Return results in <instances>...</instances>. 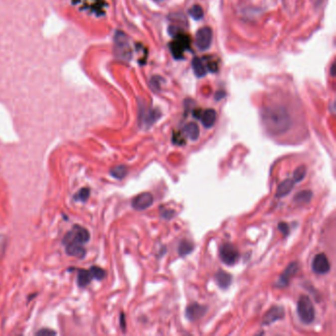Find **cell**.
Returning <instances> with one entry per match:
<instances>
[{
  "instance_id": "cell-1",
  "label": "cell",
  "mask_w": 336,
  "mask_h": 336,
  "mask_svg": "<svg viewBox=\"0 0 336 336\" xmlns=\"http://www.w3.org/2000/svg\"><path fill=\"white\" fill-rule=\"evenodd\" d=\"M261 118L266 130L272 135H281L287 132L292 125L288 111L279 105L266 107L262 111Z\"/></svg>"
},
{
  "instance_id": "cell-2",
  "label": "cell",
  "mask_w": 336,
  "mask_h": 336,
  "mask_svg": "<svg viewBox=\"0 0 336 336\" xmlns=\"http://www.w3.org/2000/svg\"><path fill=\"white\" fill-rule=\"evenodd\" d=\"M89 240H90L89 231L84 227L76 224L64 236L62 244L65 248V252L68 255L83 258L86 255L84 245L89 242Z\"/></svg>"
},
{
  "instance_id": "cell-3",
  "label": "cell",
  "mask_w": 336,
  "mask_h": 336,
  "mask_svg": "<svg viewBox=\"0 0 336 336\" xmlns=\"http://www.w3.org/2000/svg\"><path fill=\"white\" fill-rule=\"evenodd\" d=\"M297 312L303 324L311 325L314 323L316 317L315 307L309 297L307 296L300 297L297 305Z\"/></svg>"
},
{
  "instance_id": "cell-4",
  "label": "cell",
  "mask_w": 336,
  "mask_h": 336,
  "mask_svg": "<svg viewBox=\"0 0 336 336\" xmlns=\"http://www.w3.org/2000/svg\"><path fill=\"white\" fill-rule=\"evenodd\" d=\"M106 271L99 266H92L90 269H79L77 275V283L80 288H85L91 283L92 279L101 281L106 278Z\"/></svg>"
},
{
  "instance_id": "cell-5",
  "label": "cell",
  "mask_w": 336,
  "mask_h": 336,
  "mask_svg": "<svg viewBox=\"0 0 336 336\" xmlns=\"http://www.w3.org/2000/svg\"><path fill=\"white\" fill-rule=\"evenodd\" d=\"M115 53L117 57L124 60H128L131 56L129 43L123 32H117L115 36Z\"/></svg>"
},
{
  "instance_id": "cell-6",
  "label": "cell",
  "mask_w": 336,
  "mask_h": 336,
  "mask_svg": "<svg viewBox=\"0 0 336 336\" xmlns=\"http://www.w3.org/2000/svg\"><path fill=\"white\" fill-rule=\"evenodd\" d=\"M219 255H220V259L227 265H234L239 257H240V253L238 252V250L231 244H224L220 247L219 250Z\"/></svg>"
},
{
  "instance_id": "cell-7",
  "label": "cell",
  "mask_w": 336,
  "mask_h": 336,
  "mask_svg": "<svg viewBox=\"0 0 336 336\" xmlns=\"http://www.w3.org/2000/svg\"><path fill=\"white\" fill-rule=\"evenodd\" d=\"M312 269L317 274H327L331 271V263L325 253H319L312 262Z\"/></svg>"
},
{
  "instance_id": "cell-8",
  "label": "cell",
  "mask_w": 336,
  "mask_h": 336,
  "mask_svg": "<svg viewBox=\"0 0 336 336\" xmlns=\"http://www.w3.org/2000/svg\"><path fill=\"white\" fill-rule=\"evenodd\" d=\"M212 36H213V33L209 27H203L199 29L195 37V42H196L197 47L200 50L208 49L212 42Z\"/></svg>"
},
{
  "instance_id": "cell-9",
  "label": "cell",
  "mask_w": 336,
  "mask_h": 336,
  "mask_svg": "<svg viewBox=\"0 0 336 336\" xmlns=\"http://www.w3.org/2000/svg\"><path fill=\"white\" fill-rule=\"evenodd\" d=\"M153 201L154 198L150 192H142L132 199L131 206L135 210H145L153 204Z\"/></svg>"
},
{
  "instance_id": "cell-10",
  "label": "cell",
  "mask_w": 336,
  "mask_h": 336,
  "mask_svg": "<svg viewBox=\"0 0 336 336\" xmlns=\"http://www.w3.org/2000/svg\"><path fill=\"white\" fill-rule=\"evenodd\" d=\"M176 40L172 42L169 47H170V51L171 54L173 55L174 58H181L183 51L188 48L189 46V39L186 36L183 35H176Z\"/></svg>"
},
{
  "instance_id": "cell-11",
  "label": "cell",
  "mask_w": 336,
  "mask_h": 336,
  "mask_svg": "<svg viewBox=\"0 0 336 336\" xmlns=\"http://www.w3.org/2000/svg\"><path fill=\"white\" fill-rule=\"evenodd\" d=\"M299 271V264L298 262H292L290 263L287 268L284 270V272L280 275L279 279L277 280L275 286L278 288H284L287 287L290 283V280L294 277Z\"/></svg>"
},
{
  "instance_id": "cell-12",
  "label": "cell",
  "mask_w": 336,
  "mask_h": 336,
  "mask_svg": "<svg viewBox=\"0 0 336 336\" xmlns=\"http://www.w3.org/2000/svg\"><path fill=\"white\" fill-rule=\"evenodd\" d=\"M207 311H208V307L199 305L197 303H193V304H190L185 309V317L190 322H196L200 320L202 317H204Z\"/></svg>"
},
{
  "instance_id": "cell-13",
  "label": "cell",
  "mask_w": 336,
  "mask_h": 336,
  "mask_svg": "<svg viewBox=\"0 0 336 336\" xmlns=\"http://www.w3.org/2000/svg\"><path fill=\"white\" fill-rule=\"evenodd\" d=\"M284 309L282 307L279 306H274L272 307L264 316L263 318V322L262 325L263 326H270L274 323H276L277 321H280L284 318Z\"/></svg>"
},
{
  "instance_id": "cell-14",
  "label": "cell",
  "mask_w": 336,
  "mask_h": 336,
  "mask_svg": "<svg viewBox=\"0 0 336 336\" xmlns=\"http://www.w3.org/2000/svg\"><path fill=\"white\" fill-rule=\"evenodd\" d=\"M215 280H216L217 285L221 289H227L232 284L233 276L230 273H228V272H226L224 270H219L215 274Z\"/></svg>"
},
{
  "instance_id": "cell-15",
  "label": "cell",
  "mask_w": 336,
  "mask_h": 336,
  "mask_svg": "<svg viewBox=\"0 0 336 336\" xmlns=\"http://www.w3.org/2000/svg\"><path fill=\"white\" fill-rule=\"evenodd\" d=\"M295 183L296 182L292 178H286L285 180H283L276 190V197L280 198L288 195L293 190Z\"/></svg>"
},
{
  "instance_id": "cell-16",
  "label": "cell",
  "mask_w": 336,
  "mask_h": 336,
  "mask_svg": "<svg viewBox=\"0 0 336 336\" xmlns=\"http://www.w3.org/2000/svg\"><path fill=\"white\" fill-rule=\"evenodd\" d=\"M216 119H217V114H216L215 110H213V109L204 111L201 114V117H200L202 126L206 127V128H210L214 126V124L216 123Z\"/></svg>"
},
{
  "instance_id": "cell-17",
  "label": "cell",
  "mask_w": 336,
  "mask_h": 336,
  "mask_svg": "<svg viewBox=\"0 0 336 336\" xmlns=\"http://www.w3.org/2000/svg\"><path fill=\"white\" fill-rule=\"evenodd\" d=\"M183 132L184 134L192 141H195L198 139L199 137V127L195 124V123H189L186 126H184L183 128Z\"/></svg>"
},
{
  "instance_id": "cell-18",
  "label": "cell",
  "mask_w": 336,
  "mask_h": 336,
  "mask_svg": "<svg viewBox=\"0 0 336 336\" xmlns=\"http://www.w3.org/2000/svg\"><path fill=\"white\" fill-rule=\"evenodd\" d=\"M191 66L193 69L194 74L197 77H204L206 75V68L202 62V60L199 57H194L191 61Z\"/></svg>"
},
{
  "instance_id": "cell-19",
  "label": "cell",
  "mask_w": 336,
  "mask_h": 336,
  "mask_svg": "<svg viewBox=\"0 0 336 336\" xmlns=\"http://www.w3.org/2000/svg\"><path fill=\"white\" fill-rule=\"evenodd\" d=\"M313 192L311 190H302L299 191L294 197V202L297 204H306L312 200Z\"/></svg>"
},
{
  "instance_id": "cell-20",
  "label": "cell",
  "mask_w": 336,
  "mask_h": 336,
  "mask_svg": "<svg viewBox=\"0 0 336 336\" xmlns=\"http://www.w3.org/2000/svg\"><path fill=\"white\" fill-rule=\"evenodd\" d=\"M161 118V113L159 110H152L149 111L146 116L144 117V124L147 127H150L153 124H155Z\"/></svg>"
},
{
  "instance_id": "cell-21",
  "label": "cell",
  "mask_w": 336,
  "mask_h": 336,
  "mask_svg": "<svg viewBox=\"0 0 336 336\" xmlns=\"http://www.w3.org/2000/svg\"><path fill=\"white\" fill-rule=\"evenodd\" d=\"M193 250H194V245L190 243L189 241H185V240L181 241L177 247V252L180 256H185L191 253Z\"/></svg>"
},
{
  "instance_id": "cell-22",
  "label": "cell",
  "mask_w": 336,
  "mask_h": 336,
  "mask_svg": "<svg viewBox=\"0 0 336 336\" xmlns=\"http://www.w3.org/2000/svg\"><path fill=\"white\" fill-rule=\"evenodd\" d=\"M111 174L117 179H123L127 174V168L124 165H119L111 168Z\"/></svg>"
},
{
  "instance_id": "cell-23",
  "label": "cell",
  "mask_w": 336,
  "mask_h": 336,
  "mask_svg": "<svg viewBox=\"0 0 336 336\" xmlns=\"http://www.w3.org/2000/svg\"><path fill=\"white\" fill-rule=\"evenodd\" d=\"M90 192H91L90 188H88V187H83V188H81L79 191H77V192L74 194L73 199H74L75 201L86 202V201L89 199V197H90Z\"/></svg>"
},
{
  "instance_id": "cell-24",
  "label": "cell",
  "mask_w": 336,
  "mask_h": 336,
  "mask_svg": "<svg viewBox=\"0 0 336 336\" xmlns=\"http://www.w3.org/2000/svg\"><path fill=\"white\" fill-rule=\"evenodd\" d=\"M189 15L194 19V20H201L203 18V9L201 6L199 5H193L189 11H188Z\"/></svg>"
},
{
  "instance_id": "cell-25",
  "label": "cell",
  "mask_w": 336,
  "mask_h": 336,
  "mask_svg": "<svg viewBox=\"0 0 336 336\" xmlns=\"http://www.w3.org/2000/svg\"><path fill=\"white\" fill-rule=\"evenodd\" d=\"M306 174H307V168H306V166L302 165V166L296 168L294 174H293V180L295 182H300L305 178Z\"/></svg>"
},
{
  "instance_id": "cell-26",
  "label": "cell",
  "mask_w": 336,
  "mask_h": 336,
  "mask_svg": "<svg viewBox=\"0 0 336 336\" xmlns=\"http://www.w3.org/2000/svg\"><path fill=\"white\" fill-rule=\"evenodd\" d=\"M172 143L178 146H184L185 145V139L183 135L180 132H173L172 134Z\"/></svg>"
},
{
  "instance_id": "cell-27",
  "label": "cell",
  "mask_w": 336,
  "mask_h": 336,
  "mask_svg": "<svg viewBox=\"0 0 336 336\" xmlns=\"http://www.w3.org/2000/svg\"><path fill=\"white\" fill-rule=\"evenodd\" d=\"M278 229L281 231V233L284 235V237H286V236L289 235L290 229H289L288 224H286V223H284V222H281V223L278 224Z\"/></svg>"
},
{
  "instance_id": "cell-28",
  "label": "cell",
  "mask_w": 336,
  "mask_h": 336,
  "mask_svg": "<svg viewBox=\"0 0 336 336\" xmlns=\"http://www.w3.org/2000/svg\"><path fill=\"white\" fill-rule=\"evenodd\" d=\"M174 216V212L172 210H164L162 213V217L164 219H171Z\"/></svg>"
},
{
  "instance_id": "cell-29",
  "label": "cell",
  "mask_w": 336,
  "mask_h": 336,
  "mask_svg": "<svg viewBox=\"0 0 336 336\" xmlns=\"http://www.w3.org/2000/svg\"><path fill=\"white\" fill-rule=\"evenodd\" d=\"M37 335H38V336H44V335H52V336H54V335H55V332L50 331V330H46V329H42V330L39 331V332L37 333Z\"/></svg>"
},
{
  "instance_id": "cell-30",
  "label": "cell",
  "mask_w": 336,
  "mask_h": 336,
  "mask_svg": "<svg viewBox=\"0 0 336 336\" xmlns=\"http://www.w3.org/2000/svg\"><path fill=\"white\" fill-rule=\"evenodd\" d=\"M121 326H122L123 331H126V316H125V314L121 315Z\"/></svg>"
},
{
  "instance_id": "cell-31",
  "label": "cell",
  "mask_w": 336,
  "mask_h": 336,
  "mask_svg": "<svg viewBox=\"0 0 336 336\" xmlns=\"http://www.w3.org/2000/svg\"><path fill=\"white\" fill-rule=\"evenodd\" d=\"M313 1V3H314V5H315V7H320V6H322L323 5V3L325 2V0H312Z\"/></svg>"
},
{
  "instance_id": "cell-32",
  "label": "cell",
  "mask_w": 336,
  "mask_h": 336,
  "mask_svg": "<svg viewBox=\"0 0 336 336\" xmlns=\"http://www.w3.org/2000/svg\"><path fill=\"white\" fill-rule=\"evenodd\" d=\"M208 67H209V69H210V71H212V72H215V71L217 70V64H216V63H214V62L209 63Z\"/></svg>"
},
{
  "instance_id": "cell-33",
  "label": "cell",
  "mask_w": 336,
  "mask_h": 336,
  "mask_svg": "<svg viewBox=\"0 0 336 336\" xmlns=\"http://www.w3.org/2000/svg\"><path fill=\"white\" fill-rule=\"evenodd\" d=\"M335 68H336V64H333V65H332V75H335V74H336Z\"/></svg>"
},
{
  "instance_id": "cell-34",
  "label": "cell",
  "mask_w": 336,
  "mask_h": 336,
  "mask_svg": "<svg viewBox=\"0 0 336 336\" xmlns=\"http://www.w3.org/2000/svg\"><path fill=\"white\" fill-rule=\"evenodd\" d=\"M156 1H158V2H161V1H163V0H156Z\"/></svg>"
}]
</instances>
